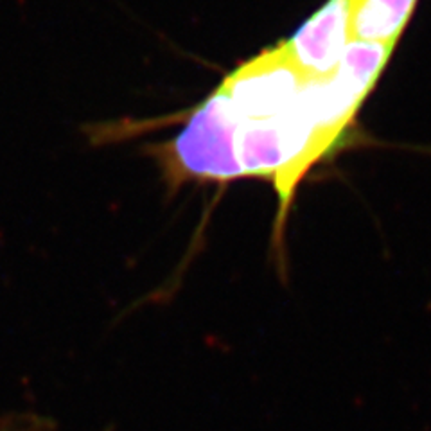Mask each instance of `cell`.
I'll return each mask as SVG.
<instances>
[{"instance_id": "6da1fadb", "label": "cell", "mask_w": 431, "mask_h": 431, "mask_svg": "<svg viewBox=\"0 0 431 431\" xmlns=\"http://www.w3.org/2000/svg\"><path fill=\"white\" fill-rule=\"evenodd\" d=\"M237 117L229 97L216 88L193 112L182 132L158 147L164 174L171 187L185 182L227 183L243 178L235 157Z\"/></svg>"}, {"instance_id": "7a4b0ae2", "label": "cell", "mask_w": 431, "mask_h": 431, "mask_svg": "<svg viewBox=\"0 0 431 431\" xmlns=\"http://www.w3.org/2000/svg\"><path fill=\"white\" fill-rule=\"evenodd\" d=\"M350 41L347 0H327L282 45L305 79H325L334 74Z\"/></svg>"}, {"instance_id": "3957f363", "label": "cell", "mask_w": 431, "mask_h": 431, "mask_svg": "<svg viewBox=\"0 0 431 431\" xmlns=\"http://www.w3.org/2000/svg\"><path fill=\"white\" fill-rule=\"evenodd\" d=\"M352 41L396 49L419 0H347Z\"/></svg>"}]
</instances>
